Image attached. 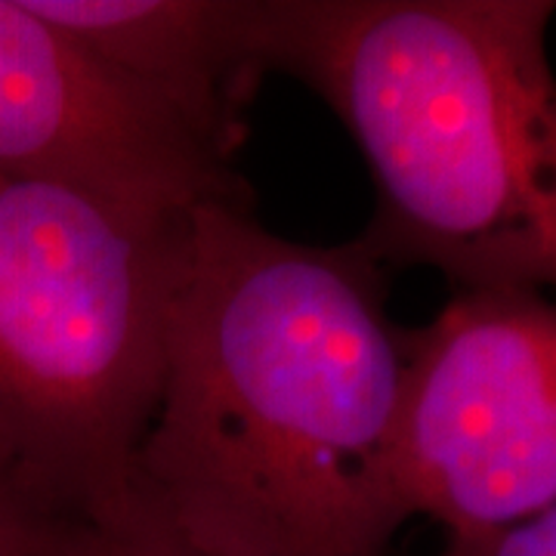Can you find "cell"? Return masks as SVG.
<instances>
[{"label":"cell","mask_w":556,"mask_h":556,"mask_svg":"<svg viewBox=\"0 0 556 556\" xmlns=\"http://www.w3.org/2000/svg\"><path fill=\"white\" fill-rule=\"evenodd\" d=\"M405 328L358 241L281 239L251 201L179 239L130 489L214 556H390Z\"/></svg>","instance_id":"obj_1"},{"label":"cell","mask_w":556,"mask_h":556,"mask_svg":"<svg viewBox=\"0 0 556 556\" xmlns=\"http://www.w3.org/2000/svg\"><path fill=\"white\" fill-rule=\"evenodd\" d=\"M554 0H266L269 72L334 109L375 182L358 236L457 291L556 288Z\"/></svg>","instance_id":"obj_2"},{"label":"cell","mask_w":556,"mask_h":556,"mask_svg":"<svg viewBox=\"0 0 556 556\" xmlns=\"http://www.w3.org/2000/svg\"><path fill=\"white\" fill-rule=\"evenodd\" d=\"M182 226L0 174V442L100 517L159 399Z\"/></svg>","instance_id":"obj_3"},{"label":"cell","mask_w":556,"mask_h":556,"mask_svg":"<svg viewBox=\"0 0 556 556\" xmlns=\"http://www.w3.org/2000/svg\"><path fill=\"white\" fill-rule=\"evenodd\" d=\"M399 489L408 517L477 535L556 507V303L457 291L405 328Z\"/></svg>","instance_id":"obj_4"},{"label":"cell","mask_w":556,"mask_h":556,"mask_svg":"<svg viewBox=\"0 0 556 556\" xmlns=\"http://www.w3.org/2000/svg\"><path fill=\"white\" fill-rule=\"evenodd\" d=\"M0 174L62 182L152 219L251 201L232 155L28 0H0Z\"/></svg>","instance_id":"obj_5"},{"label":"cell","mask_w":556,"mask_h":556,"mask_svg":"<svg viewBox=\"0 0 556 556\" xmlns=\"http://www.w3.org/2000/svg\"><path fill=\"white\" fill-rule=\"evenodd\" d=\"M28 7L236 159L241 112L269 75L266 0H28Z\"/></svg>","instance_id":"obj_6"},{"label":"cell","mask_w":556,"mask_h":556,"mask_svg":"<svg viewBox=\"0 0 556 556\" xmlns=\"http://www.w3.org/2000/svg\"><path fill=\"white\" fill-rule=\"evenodd\" d=\"M100 519L0 442V556H97Z\"/></svg>","instance_id":"obj_7"},{"label":"cell","mask_w":556,"mask_h":556,"mask_svg":"<svg viewBox=\"0 0 556 556\" xmlns=\"http://www.w3.org/2000/svg\"><path fill=\"white\" fill-rule=\"evenodd\" d=\"M97 556H214L179 532L134 489L115 510L102 514Z\"/></svg>","instance_id":"obj_8"},{"label":"cell","mask_w":556,"mask_h":556,"mask_svg":"<svg viewBox=\"0 0 556 556\" xmlns=\"http://www.w3.org/2000/svg\"><path fill=\"white\" fill-rule=\"evenodd\" d=\"M437 556H556V507L477 535H445Z\"/></svg>","instance_id":"obj_9"}]
</instances>
